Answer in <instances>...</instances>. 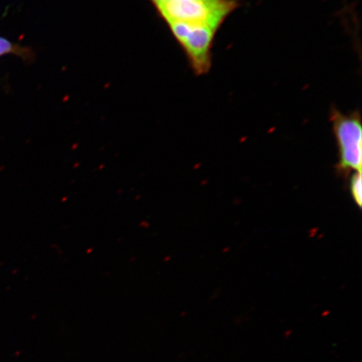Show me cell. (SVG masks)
I'll list each match as a JSON object with an SVG mask.
<instances>
[{"mask_svg":"<svg viewBox=\"0 0 362 362\" xmlns=\"http://www.w3.org/2000/svg\"><path fill=\"white\" fill-rule=\"evenodd\" d=\"M153 6L167 24L185 23L218 30L241 3L239 0H167L153 3Z\"/></svg>","mask_w":362,"mask_h":362,"instance_id":"cell-1","label":"cell"},{"mask_svg":"<svg viewBox=\"0 0 362 362\" xmlns=\"http://www.w3.org/2000/svg\"><path fill=\"white\" fill-rule=\"evenodd\" d=\"M329 121L338 148L336 170L341 177L349 178L353 172H361L362 126L358 110L344 113L332 107Z\"/></svg>","mask_w":362,"mask_h":362,"instance_id":"cell-2","label":"cell"},{"mask_svg":"<svg viewBox=\"0 0 362 362\" xmlns=\"http://www.w3.org/2000/svg\"><path fill=\"white\" fill-rule=\"evenodd\" d=\"M172 35L182 47L194 74L206 75L210 71L217 30L207 25L169 23Z\"/></svg>","mask_w":362,"mask_h":362,"instance_id":"cell-3","label":"cell"},{"mask_svg":"<svg viewBox=\"0 0 362 362\" xmlns=\"http://www.w3.org/2000/svg\"><path fill=\"white\" fill-rule=\"evenodd\" d=\"M8 55L17 56L24 60H29L33 57V52L29 48L22 47L19 44L12 42L11 40L0 36V58Z\"/></svg>","mask_w":362,"mask_h":362,"instance_id":"cell-4","label":"cell"},{"mask_svg":"<svg viewBox=\"0 0 362 362\" xmlns=\"http://www.w3.org/2000/svg\"><path fill=\"white\" fill-rule=\"evenodd\" d=\"M361 172H353L350 175L349 188L353 202L358 209L362 204V185Z\"/></svg>","mask_w":362,"mask_h":362,"instance_id":"cell-5","label":"cell"},{"mask_svg":"<svg viewBox=\"0 0 362 362\" xmlns=\"http://www.w3.org/2000/svg\"><path fill=\"white\" fill-rule=\"evenodd\" d=\"M153 3L167 1V0H151Z\"/></svg>","mask_w":362,"mask_h":362,"instance_id":"cell-6","label":"cell"}]
</instances>
